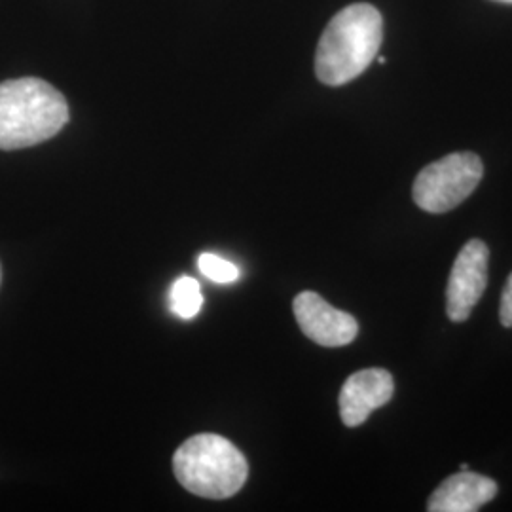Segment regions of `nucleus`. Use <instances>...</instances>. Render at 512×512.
<instances>
[{
	"label": "nucleus",
	"mask_w": 512,
	"mask_h": 512,
	"mask_svg": "<svg viewBox=\"0 0 512 512\" xmlns=\"http://www.w3.org/2000/svg\"><path fill=\"white\" fill-rule=\"evenodd\" d=\"M499 319L505 329H512V274L507 279V285L501 294V304H499Z\"/></svg>",
	"instance_id": "11"
},
{
	"label": "nucleus",
	"mask_w": 512,
	"mask_h": 512,
	"mask_svg": "<svg viewBox=\"0 0 512 512\" xmlns=\"http://www.w3.org/2000/svg\"><path fill=\"white\" fill-rule=\"evenodd\" d=\"M497 2H505V4H512V0H497Z\"/></svg>",
	"instance_id": "12"
},
{
	"label": "nucleus",
	"mask_w": 512,
	"mask_h": 512,
	"mask_svg": "<svg viewBox=\"0 0 512 512\" xmlns=\"http://www.w3.org/2000/svg\"><path fill=\"white\" fill-rule=\"evenodd\" d=\"M67 122L69 105L46 80L14 78L0 84V150L40 145Z\"/></svg>",
	"instance_id": "2"
},
{
	"label": "nucleus",
	"mask_w": 512,
	"mask_h": 512,
	"mask_svg": "<svg viewBox=\"0 0 512 512\" xmlns=\"http://www.w3.org/2000/svg\"><path fill=\"white\" fill-rule=\"evenodd\" d=\"M203 306L200 283L194 277L183 275L171 287V310L181 319H194Z\"/></svg>",
	"instance_id": "9"
},
{
	"label": "nucleus",
	"mask_w": 512,
	"mask_h": 512,
	"mask_svg": "<svg viewBox=\"0 0 512 512\" xmlns=\"http://www.w3.org/2000/svg\"><path fill=\"white\" fill-rule=\"evenodd\" d=\"M384 40V19L372 4H351L330 19L315 54V74L327 86H344L365 73Z\"/></svg>",
	"instance_id": "1"
},
{
	"label": "nucleus",
	"mask_w": 512,
	"mask_h": 512,
	"mask_svg": "<svg viewBox=\"0 0 512 512\" xmlns=\"http://www.w3.org/2000/svg\"><path fill=\"white\" fill-rule=\"evenodd\" d=\"M294 317L311 342L323 348H342L359 334V323L348 311L332 308L325 298L304 291L294 298Z\"/></svg>",
	"instance_id": "6"
},
{
	"label": "nucleus",
	"mask_w": 512,
	"mask_h": 512,
	"mask_svg": "<svg viewBox=\"0 0 512 512\" xmlns=\"http://www.w3.org/2000/svg\"><path fill=\"white\" fill-rule=\"evenodd\" d=\"M198 266H200V272L215 283H234L239 279V268L234 262L211 253L200 255Z\"/></svg>",
	"instance_id": "10"
},
{
	"label": "nucleus",
	"mask_w": 512,
	"mask_h": 512,
	"mask_svg": "<svg viewBox=\"0 0 512 512\" xmlns=\"http://www.w3.org/2000/svg\"><path fill=\"white\" fill-rule=\"evenodd\" d=\"M482 177L484 165L475 152H454L421 169L412 186V198L421 211L442 215L465 202Z\"/></svg>",
	"instance_id": "4"
},
{
	"label": "nucleus",
	"mask_w": 512,
	"mask_h": 512,
	"mask_svg": "<svg viewBox=\"0 0 512 512\" xmlns=\"http://www.w3.org/2000/svg\"><path fill=\"white\" fill-rule=\"evenodd\" d=\"M395 382L384 368H365L351 374L340 391V416L344 425L359 427L368 416L393 399Z\"/></svg>",
	"instance_id": "7"
},
{
	"label": "nucleus",
	"mask_w": 512,
	"mask_h": 512,
	"mask_svg": "<svg viewBox=\"0 0 512 512\" xmlns=\"http://www.w3.org/2000/svg\"><path fill=\"white\" fill-rule=\"evenodd\" d=\"M0 283H2V264H0Z\"/></svg>",
	"instance_id": "13"
},
{
	"label": "nucleus",
	"mask_w": 512,
	"mask_h": 512,
	"mask_svg": "<svg viewBox=\"0 0 512 512\" xmlns=\"http://www.w3.org/2000/svg\"><path fill=\"white\" fill-rule=\"evenodd\" d=\"M490 249L484 241H467L452 266L446 289V313L450 321L463 323L488 287Z\"/></svg>",
	"instance_id": "5"
},
{
	"label": "nucleus",
	"mask_w": 512,
	"mask_h": 512,
	"mask_svg": "<svg viewBox=\"0 0 512 512\" xmlns=\"http://www.w3.org/2000/svg\"><path fill=\"white\" fill-rule=\"evenodd\" d=\"M497 495V484L488 476L461 471L448 476L429 497V512H475Z\"/></svg>",
	"instance_id": "8"
},
{
	"label": "nucleus",
	"mask_w": 512,
	"mask_h": 512,
	"mask_svg": "<svg viewBox=\"0 0 512 512\" xmlns=\"http://www.w3.org/2000/svg\"><path fill=\"white\" fill-rule=\"evenodd\" d=\"M177 480L190 494L205 499H228L247 482V459L230 440L202 433L181 444L173 456Z\"/></svg>",
	"instance_id": "3"
}]
</instances>
